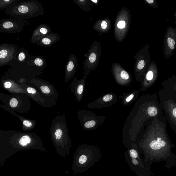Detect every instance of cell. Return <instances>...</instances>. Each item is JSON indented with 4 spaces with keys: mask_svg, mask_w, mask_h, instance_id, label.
<instances>
[{
    "mask_svg": "<svg viewBox=\"0 0 176 176\" xmlns=\"http://www.w3.org/2000/svg\"><path fill=\"white\" fill-rule=\"evenodd\" d=\"M144 141L153 153L154 159H160L165 153H170L174 147L167 132V122L164 115L147 121Z\"/></svg>",
    "mask_w": 176,
    "mask_h": 176,
    "instance_id": "cell-1",
    "label": "cell"
},
{
    "mask_svg": "<svg viewBox=\"0 0 176 176\" xmlns=\"http://www.w3.org/2000/svg\"><path fill=\"white\" fill-rule=\"evenodd\" d=\"M44 11V8L39 1L30 0L18 2L4 12L14 19L26 20L32 18L43 16Z\"/></svg>",
    "mask_w": 176,
    "mask_h": 176,
    "instance_id": "cell-2",
    "label": "cell"
},
{
    "mask_svg": "<svg viewBox=\"0 0 176 176\" xmlns=\"http://www.w3.org/2000/svg\"><path fill=\"white\" fill-rule=\"evenodd\" d=\"M158 95L166 120L176 135V97L162 88L159 89Z\"/></svg>",
    "mask_w": 176,
    "mask_h": 176,
    "instance_id": "cell-3",
    "label": "cell"
},
{
    "mask_svg": "<svg viewBox=\"0 0 176 176\" xmlns=\"http://www.w3.org/2000/svg\"><path fill=\"white\" fill-rule=\"evenodd\" d=\"M28 21L14 19H2L0 20V32L4 33H19L27 26Z\"/></svg>",
    "mask_w": 176,
    "mask_h": 176,
    "instance_id": "cell-4",
    "label": "cell"
},
{
    "mask_svg": "<svg viewBox=\"0 0 176 176\" xmlns=\"http://www.w3.org/2000/svg\"><path fill=\"white\" fill-rule=\"evenodd\" d=\"M176 47V28L169 27L167 28L163 40V53L167 59L173 54Z\"/></svg>",
    "mask_w": 176,
    "mask_h": 176,
    "instance_id": "cell-5",
    "label": "cell"
},
{
    "mask_svg": "<svg viewBox=\"0 0 176 176\" xmlns=\"http://www.w3.org/2000/svg\"><path fill=\"white\" fill-rule=\"evenodd\" d=\"M159 71L156 62L153 61L141 82L140 91H144L154 84L158 78Z\"/></svg>",
    "mask_w": 176,
    "mask_h": 176,
    "instance_id": "cell-6",
    "label": "cell"
},
{
    "mask_svg": "<svg viewBox=\"0 0 176 176\" xmlns=\"http://www.w3.org/2000/svg\"><path fill=\"white\" fill-rule=\"evenodd\" d=\"M18 50L17 45L3 43L0 46V67L8 65L13 60Z\"/></svg>",
    "mask_w": 176,
    "mask_h": 176,
    "instance_id": "cell-7",
    "label": "cell"
},
{
    "mask_svg": "<svg viewBox=\"0 0 176 176\" xmlns=\"http://www.w3.org/2000/svg\"><path fill=\"white\" fill-rule=\"evenodd\" d=\"M52 32L51 27L46 23H42L37 26L33 31L30 42L36 44L43 37Z\"/></svg>",
    "mask_w": 176,
    "mask_h": 176,
    "instance_id": "cell-8",
    "label": "cell"
},
{
    "mask_svg": "<svg viewBox=\"0 0 176 176\" xmlns=\"http://www.w3.org/2000/svg\"><path fill=\"white\" fill-rule=\"evenodd\" d=\"M60 39V37L56 33L51 32L43 37L36 44L45 47H50Z\"/></svg>",
    "mask_w": 176,
    "mask_h": 176,
    "instance_id": "cell-9",
    "label": "cell"
},
{
    "mask_svg": "<svg viewBox=\"0 0 176 176\" xmlns=\"http://www.w3.org/2000/svg\"><path fill=\"white\" fill-rule=\"evenodd\" d=\"M161 88L166 89L176 97V74L161 82Z\"/></svg>",
    "mask_w": 176,
    "mask_h": 176,
    "instance_id": "cell-10",
    "label": "cell"
},
{
    "mask_svg": "<svg viewBox=\"0 0 176 176\" xmlns=\"http://www.w3.org/2000/svg\"><path fill=\"white\" fill-rule=\"evenodd\" d=\"M73 56H71L69 58L66 65L65 69V78L68 79L71 78L72 73H73L75 65L74 59Z\"/></svg>",
    "mask_w": 176,
    "mask_h": 176,
    "instance_id": "cell-11",
    "label": "cell"
},
{
    "mask_svg": "<svg viewBox=\"0 0 176 176\" xmlns=\"http://www.w3.org/2000/svg\"><path fill=\"white\" fill-rule=\"evenodd\" d=\"M114 99V95L112 94H107L103 96L102 98L98 99V101L96 100L94 102L96 103V106L97 105L98 106H99L100 107H101L102 106V107L106 106V104L111 103L112 101H113Z\"/></svg>",
    "mask_w": 176,
    "mask_h": 176,
    "instance_id": "cell-12",
    "label": "cell"
},
{
    "mask_svg": "<svg viewBox=\"0 0 176 176\" xmlns=\"http://www.w3.org/2000/svg\"><path fill=\"white\" fill-rule=\"evenodd\" d=\"M19 0H0V11H4L9 8L18 3Z\"/></svg>",
    "mask_w": 176,
    "mask_h": 176,
    "instance_id": "cell-13",
    "label": "cell"
},
{
    "mask_svg": "<svg viewBox=\"0 0 176 176\" xmlns=\"http://www.w3.org/2000/svg\"><path fill=\"white\" fill-rule=\"evenodd\" d=\"M138 93L139 91H136L126 96V98L123 101V104H125L130 103L132 101H134V99H136L138 97Z\"/></svg>",
    "mask_w": 176,
    "mask_h": 176,
    "instance_id": "cell-14",
    "label": "cell"
},
{
    "mask_svg": "<svg viewBox=\"0 0 176 176\" xmlns=\"http://www.w3.org/2000/svg\"><path fill=\"white\" fill-rule=\"evenodd\" d=\"M84 83H80L76 87V94L78 98V100L79 101L81 99L82 96L84 92Z\"/></svg>",
    "mask_w": 176,
    "mask_h": 176,
    "instance_id": "cell-15",
    "label": "cell"
},
{
    "mask_svg": "<svg viewBox=\"0 0 176 176\" xmlns=\"http://www.w3.org/2000/svg\"><path fill=\"white\" fill-rule=\"evenodd\" d=\"M33 64L38 67H42L46 65V62L44 58L41 57H38L34 58Z\"/></svg>",
    "mask_w": 176,
    "mask_h": 176,
    "instance_id": "cell-16",
    "label": "cell"
},
{
    "mask_svg": "<svg viewBox=\"0 0 176 176\" xmlns=\"http://www.w3.org/2000/svg\"><path fill=\"white\" fill-rule=\"evenodd\" d=\"M31 141V138L29 136L24 135L20 138L19 142L21 146H25L30 144Z\"/></svg>",
    "mask_w": 176,
    "mask_h": 176,
    "instance_id": "cell-17",
    "label": "cell"
},
{
    "mask_svg": "<svg viewBox=\"0 0 176 176\" xmlns=\"http://www.w3.org/2000/svg\"><path fill=\"white\" fill-rule=\"evenodd\" d=\"M26 52L23 50H21L18 55V60L20 62H24L27 58Z\"/></svg>",
    "mask_w": 176,
    "mask_h": 176,
    "instance_id": "cell-18",
    "label": "cell"
},
{
    "mask_svg": "<svg viewBox=\"0 0 176 176\" xmlns=\"http://www.w3.org/2000/svg\"><path fill=\"white\" fill-rule=\"evenodd\" d=\"M96 122L94 120L88 121L85 122L84 126L85 128H91L94 127L96 125Z\"/></svg>",
    "mask_w": 176,
    "mask_h": 176,
    "instance_id": "cell-19",
    "label": "cell"
},
{
    "mask_svg": "<svg viewBox=\"0 0 176 176\" xmlns=\"http://www.w3.org/2000/svg\"><path fill=\"white\" fill-rule=\"evenodd\" d=\"M145 1L147 3L153 7L154 8L158 9L159 8V6L157 3V1L156 0H146Z\"/></svg>",
    "mask_w": 176,
    "mask_h": 176,
    "instance_id": "cell-20",
    "label": "cell"
},
{
    "mask_svg": "<svg viewBox=\"0 0 176 176\" xmlns=\"http://www.w3.org/2000/svg\"><path fill=\"white\" fill-rule=\"evenodd\" d=\"M145 66H146V62L144 60H142L139 61L138 63L137 67L138 70H141L144 69Z\"/></svg>",
    "mask_w": 176,
    "mask_h": 176,
    "instance_id": "cell-21",
    "label": "cell"
},
{
    "mask_svg": "<svg viewBox=\"0 0 176 176\" xmlns=\"http://www.w3.org/2000/svg\"><path fill=\"white\" fill-rule=\"evenodd\" d=\"M62 134V131L60 129H58L56 130L55 133L56 138L57 139H59L61 138Z\"/></svg>",
    "mask_w": 176,
    "mask_h": 176,
    "instance_id": "cell-22",
    "label": "cell"
},
{
    "mask_svg": "<svg viewBox=\"0 0 176 176\" xmlns=\"http://www.w3.org/2000/svg\"><path fill=\"white\" fill-rule=\"evenodd\" d=\"M18 101L16 98H13L11 99L10 102V105L11 107L13 108H14L16 107L17 105Z\"/></svg>",
    "mask_w": 176,
    "mask_h": 176,
    "instance_id": "cell-23",
    "label": "cell"
},
{
    "mask_svg": "<svg viewBox=\"0 0 176 176\" xmlns=\"http://www.w3.org/2000/svg\"><path fill=\"white\" fill-rule=\"evenodd\" d=\"M40 88H41V89L42 92L44 94H48L50 92V89L47 86H41Z\"/></svg>",
    "mask_w": 176,
    "mask_h": 176,
    "instance_id": "cell-24",
    "label": "cell"
},
{
    "mask_svg": "<svg viewBox=\"0 0 176 176\" xmlns=\"http://www.w3.org/2000/svg\"><path fill=\"white\" fill-rule=\"evenodd\" d=\"M130 153L131 157L133 159H135L137 157V153L135 150H134V149L131 150L130 151Z\"/></svg>",
    "mask_w": 176,
    "mask_h": 176,
    "instance_id": "cell-25",
    "label": "cell"
},
{
    "mask_svg": "<svg viewBox=\"0 0 176 176\" xmlns=\"http://www.w3.org/2000/svg\"><path fill=\"white\" fill-rule=\"evenodd\" d=\"M96 59V55L94 53H92L90 54L89 57V60L90 62L91 63H94Z\"/></svg>",
    "mask_w": 176,
    "mask_h": 176,
    "instance_id": "cell-26",
    "label": "cell"
},
{
    "mask_svg": "<svg viewBox=\"0 0 176 176\" xmlns=\"http://www.w3.org/2000/svg\"><path fill=\"white\" fill-rule=\"evenodd\" d=\"M125 23L124 21H120L118 22L117 24L118 27L119 29H122L125 27Z\"/></svg>",
    "mask_w": 176,
    "mask_h": 176,
    "instance_id": "cell-27",
    "label": "cell"
},
{
    "mask_svg": "<svg viewBox=\"0 0 176 176\" xmlns=\"http://www.w3.org/2000/svg\"><path fill=\"white\" fill-rule=\"evenodd\" d=\"M87 160V157L85 156H82L79 160V162L81 164H83Z\"/></svg>",
    "mask_w": 176,
    "mask_h": 176,
    "instance_id": "cell-28",
    "label": "cell"
},
{
    "mask_svg": "<svg viewBox=\"0 0 176 176\" xmlns=\"http://www.w3.org/2000/svg\"><path fill=\"white\" fill-rule=\"evenodd\" d=\"M23 124L27 127H30L32 126V124L30 121L27 120H24L23 121Z\"/></svg>",
    "mask_w": 176,
    "mask_h": 176,
    "instance_id": "cell-29",
    "label": "cell"
},
{
    "mask_svg": "<svg viewBox=\"0 0 176 176\" xmlns=\"http://www.w3.org/2000/svg\"><path fill=\"white\" fill-rule=\"evenodd\" d=\"M27 91L29 93L31 94H34L36 93V90L34 88L31 87H29L27 89Z\"/></svg>",
    "mask_w": 176,
    "mask_h": 176,
    "instance_id": "cell-30",
    "label": "cell"
},
{
    "mask_svg": "<svg viewBox=\"0 0 176 176\" xmlns=\"http://www.w3.org/2000/svg\"><path fill=\"white\" fill-rule=\"evenodd\" d=\"M11 85H12V84H11V83L9 82H6L4 84V86L5 88L6 89H8L10 88L11 87Z\"/></svg>",
    "mask_w": 176,
    "mask_h": 176,
    "instance_id": "cell-31",
    "label": "cell"
},
{
    "mask_svg": "<svg viewBox=\"0 0 176 176\" xmlns=\"http://www.w3.org/2000/svg\"><path fill=\"white\" fill-rule=\"evenodd\" d=\"M101 27L103 29H105L107 27V23L105 21H103L101 23Z\"/></svg>",
    "mask_w": 176,
    "mask_h": 176,
    "instance_id": "cell-32",
    "label": "cell"
},
{
    "mask_svg": "<svg viewBox=\"0 0 176 176\" xmlns=\"http://www.w3.org/2000/svg\"><path fill=\"white\" fill-rule=\"evenodd\" d=\"M132 162L134 164H135V165H137L138 163V162L135 159H133L132 160Z\"/></svg>",
    "mask_w": 176,
    "mask_h": 176,
    "instance_id": "cell-33",
    "label": "cell"
},
{
    "mask_svg": "<svg viewBox=\"0 0 176 176\" xmlns=\"http://www.w3.org/2000/svg\"><path fill=\"white\" fill-rule=\"evenodd\" d=\"M174 18H175V21H174V22H173V23L176 24V12H175V13H174Z\"/></svg>",
    "mask_w": 176,
    "mask_h": 176,
    "instance_id": "cell-34",
    "label": "cell"
},
{
    "mask_svg": "<svg viewBox=\"0 0 176 176\" xmlns=\"http://www.w3.org/2000/svg\"><path fill=\"white\" fill-rule=\"evenodd\" d=\"M92 1L94 2L95 3H97V0H92Z\"/></svg>",
    "mask_w": 176,
    "mask_h": 176,
    "instance_id": "cell-35",
    "label": "cell"
}]
</instances>
